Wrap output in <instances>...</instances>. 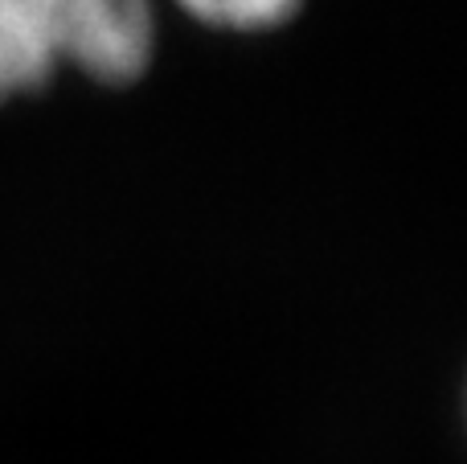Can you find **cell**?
Returning <instances> with one entry per match:
<instances>
[{
    "mask_svg": "<svg viewBox=\"0 0 467 464\" xmlns=\"http://www.w3.org/2000/svg\"><path fill=\"white\" fill-rule=\"evenodd\" d=\"M177 5L205 25L254 33V29H275V25L291 21L299 0H177Z\"/></svg>",
    "mask_w": 467,
    "mask_h": 464,
    "instance_id": "obj_2",
    "label": "cell"
},
{
    "mask_svg": "<svg viewBox=\"0 0 467 464\" xmlns=\"http://www.w3.org/2000/svg\"><path fill=\"white\" fill-rule=\"evenodd\" d=\"M152 49V0H0V103L41 90L66 62L123 87Z\"/></svg>",
    "mask_w": 467,
    "mask_h": 464,
    "instance_id": "obj_1",
    "label": "cell"
}]
</instances>
